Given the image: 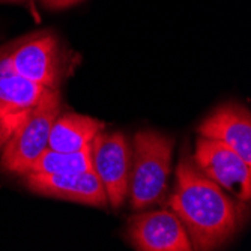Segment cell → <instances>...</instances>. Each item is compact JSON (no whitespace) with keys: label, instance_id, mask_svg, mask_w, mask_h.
<instances>
[{"label":"cell","instance_id":"cell-2","mask_svg":"<svg viewBox=\"0 0 251 251\" xmlns=\"http://www.w3.org/2000/svg\"><path fill=\"white\" fill-rule=\"evenodd\" d=\"M65 54L56 33L39 30L0 47V75H17L56 90L63 81Z\"/></svg>","mask_w":251,"mask_h":251},{"label":"cell","instance_id":"cell-8","mask_svg":"<svg viewBox=\"0 0 251 251\" xmlns=\"http://www.w3.org/2000/svg\"><path fill=\"white\" fill-rule=\"evenodd\" d=\"M26 187L41 196L62 199L87 206L105 208L108 204L104 187L94 170L80 173H25Z\"/></svg>","mask_w":251,"mask_h":251},{"label":"cell","instance_id":"cell-1","mask_svg":"<svg viewBox=\"0 0 251 251\" xmlns=\"http://www.w3.org/2000/svg\"><path fill=\"white\" fill-rule=\"evenodd\" d=\"M169 206L184 224L194 250L221 247L242 224L239 204L204 176L187 155L177 164Z\"/></svg>","mask_w":251,"mask_h":251},{"label":"cell","instance_id":"cell-9","mask_svg":"<svg viewBox=\"0 0 251 251\" xmlns=\"http://www.w3.org/2000/svg\"><path fill=\"white\" fill-rule=\"evenodd\" d=\"M45 89L17 75H0V151L33 111Z\"/></svg>","mask_w":251,"mask_h":251},{"label":"cell","instance_id":"cell-14","mask_svg":"<svg viewBox=\"0 0 251 251\" xmlns=\"http://www.w3.org/2000/svg\"><path fill=\"white\" fill-rule=\"evenodd\" d=\"M41 2L47 6L49 9H57V3H59V0H41Z\"/></svg>","mask_w":251,"mask_h":251},{"label":"cell","instance_id":"cell-12","mask_svg":"<svg viewBox=\"0 0 251 251\" xmlns=\"http://www.w3.org/2000/svg\"><path fill=\"white\" fill-rule=\"evenodd\" d=\"M92 170V152L90 146L77 152H59L53 149H45L42 155L26 172L32 173H80Z\"/></svg>","mask_w":251,"mask_h":251},{"label":"cell","instance_id":"cell-11","mask_svg":"<svg viewBox=\"0 0 251 251\" xmlns=\"http://www.w3.org/2000/svg\"><path fill=\"white\" fill-rule=\"evenodd\" d=\"M105 129V124L78 113H59L53 122L49 148L59 152H77L90 146L95 137Z\"/></svg>","mask_w":251,"mask_h":251},{"label":"cell","instance_id":"cell-10","mask_svg":"<svg viewBox=\"0 0 251 251\" xmlns=\"http://www.w3.org/2000/svg\"><path fill=\"white\" fill-rule=\"evenodd\" d=\"M197 132L232 148L251 167V115L239 104H226L204 119Z\"/></svg>","mask_w":251,"mask_h":251},{"label":"cell","instance_id":"cell-6","mask_svg":"<svg viewBox=\"0 0 251 251\" xmlns=\"http://www.w3.org/2000/svg\"><path fill=\"white\" fill-rule=\"evenodd\" d=\"M193 161L196 167L218 187L239 201L251 199V167L227 145L199 137Z\"/></svg>","mask_w":251,"mask_h":251},{"label":"cell","instance_id":"cell-4","mask_svg":"<svg viewBox=\"0 0 251 251\" xmlns=\"http://www.w3.org/2000/svg\"><path fill=\"white\" fill-rule=\"evenodd\" d=\"M62 110L59 89H47L29 118L2 148L0 167L8 173L23 176L36 159L49 149L53 122Z\"/></svg>","mask_w":251,"mask_h":251},{"label":"cell","instance_id":"cell-15","mask_svg":"<svg viewBox=\"0 0 251 251\" xmlns=\"http://www.w3.org/2000/svg\"><path fill=\"white\" fill-rule=\"evenodd\" d=\"M5 2H25V0H5Z\"/></svg>","mask_w":251,"mask_h":251},{"label":"cell","instance_id":"cell-5","mask_svg":"<svg viewBox=\"0 0 251 251\" xmlns=\"http://www.w3.org/2000/svg\"><path fill=\"white\" fill-rule=\"evenodd\" d=\"M92 170L100 177L111 208H121L129 190L132 151L121 131H101L90 143Z\"/></svg>","mask_w":251,"mask_h":251},{"label":"cell","instance_id":"cell-13","mask_svg":"<svg viewBox=\"0 0 251 251\" xmlns=\"http://www.w3.org/2000/svg\"><path fill=\"white\" fill-rule=\"evenodd\" d=\"M83 2V0H59L57 3V9H66V8H71L77 3Z\"/></svg>","mask_w":251,"mask_h":251},{"label":"cell","instance_id":"cell-7","mask_svg":"<svg viewBox=\"0 0 251 251\" xmlns=\"http://www.w3.org/2000/svg\"><path fill=\"white\" fill-rule=\"evenodd\" d=\"M128 238L140 251L194 250L179 217L166 209L134 215L128 223Z\"/></svg>","mask_w":251,"mask_h":251},{"label":"cell","instance_id":"cell-3","mask_svg":"<svg viewBox=\"0 0 251 251\" xmlns=\"http://www.w3.org/2000/svg\"><path fill=\"white\" fill-rule=\"evenodd\" d=\"M175 140L143 129L134 135V152L129 175V201L132 209L142 211L163 201L172 170Z\"/></svg>","mask_w":251,"mask_h":251}]
</instances>
